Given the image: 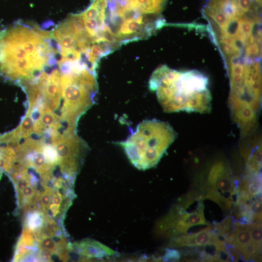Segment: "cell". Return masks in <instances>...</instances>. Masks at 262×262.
I'll use <instances>...</instances> for the list:
<instances>
[{"mask_svg": "<svg viewBox=\"0 0 262 262\" xmlns=\"http://www.w3.org/2000/svg\"><path fill=\"white\" fill-rule=\"evenodd\" d=\"M261 7L245 6L236 0L220 9L202 12L228 72L261 68Z\"/></svg>", "mask_w": 262, "mask_h": 262, "instance_id": "1", "label": "cell"}, {"mask_svg": "<svg viewBox=\"0 0 262 262\" xmlns=\"http://www.w3.org/2000/svg\"><path fill=\"white\" fill-rule=\"evenodd\" d=\"M51 32L23 21L0 30V76L21 82L33 78L57 61Z\"/></svg>", "mask_w": 262, "mask_h": 262, "instance_id": "2", "label": "cell"}, {"mask_svg": "<svg viewBox=\"0 0 262 262\" xmlns=\"http://www.w3.org/2000/svg\"><path fill=\"white\" fill-rule=\"evenodd\" d=\"M207 77L196 70L177 71L163 66L152 73L149 82L164 111L206 113L212 108Z\"/></svg>", "mask_w": 262, "mask_h": 262, "instance_id": "3", "label": "cell"}, {"mask_svg": "<svg viewBox=\"0 0 262 262\" xmlns=\"http://www.w3.org/2000/svg\"><path fill=\"white\" fill-rule=\"evenodd\" d=\"M176 136V132L168 123L146 120L118 144L135 167L146 170L157 164Z\"/></svg>", "mask_w": 262, "mask_h": 262, "instance_id": "4", "label": "cell"}, {"mask_svg": "<svg viewBox=\"0 0 262 262\" xmlns=\"http://www.w3.org/2000/svg\"><path fill=\"white\" fill-rule=\"evenodd\" d=\"M12 178L16 192L19 207L24 211L34 206L38 191L36 176L26 168L16 171Z\"/></svg>", "mask_w": 262, "mask_h": 262, "instance_id": "5", "label": "cell"}, {"mask_svg": "<svg viewBox=\"0 0 262 262\" xmlns=\"http://www.w3.org/2000/svg\"><path fill=\"white\" fill-rule=\"evenodd\" d=\"M72 250L83 259H101L113 256L115 252L99 242L87 239L71 245Z\"/></svg>", "mask_w": 262, "mask_h": 262, "instance_id": "6", "label": "cell"}, {"mask_svg": "<svg viewBox=\"0 0 262 262\" xmlns=\"http://www.w3.org/2000/svg\"><path fill=\"white\" fill-rule=\"evenodd\" d=\"M25 212L23 229L35 233L44 227L47 216L41 209L33 207Z\"/></svg>", "mask_w": 262, "mask_h": 262, "instance_id": "7", "label": "cell"}, {"mask_svg": "<svg viewBox=\"0 0 262 262\" xmlns=\"http://www.w3.org/2000/svg\"><path fill=\"white\" fill-rule=\"evenodd\" d=\"M261 246L258 245L250 241L243 246L240 251L243 259L249 261L253 259L254 260H260Z\"/></svg>", "mask_w": 262, "mask_h": 262, "instance_id": "8", "label": "cell"}, {"mask_svg": "<svg viewBox=\"0 0 262 262\" xmlns=\"http://www.w3.org/2000/svg\"><path fill=\"white\" fill-rule=\"evenodd\" d=\"M251 240L255 244L261 246L262 239V226L260 223L248 224Z\"/></svg>", "mask_w": 262, "mask_h": 262, "instance_id": "9", "label": "cell"}, {"mask_svg": "<svg viewBox=\"0 0 262 262\" xmlns=\"http://www.w3.org/2000/svg\"><path fill=\"white\" fill-rule=\"evenodd\" d=\"M249 211L251 213V219L261 220L262 217V204L259 200L252 202L249 205Z\"/></svg>", "mask_w": 262, "mask_h": 262, "instance_id": "10", "label": "cell"}, {"mask_svg": "<svg viewBox=\"0 0 262 262\" xmlns=\"http://www.w3.org/2000/svg\"><path fill=\"white\" fill-rule=\"evenodd\" d=\"M260 182V181L255 180L251 182L248 185H247L248 192L251 196L260 193L261 188Z\"/></svg>", "mask_w": 262, "mask_h": 262, "instance_id": "11", "label": "cell"}, {"mask_svg": "<svg viewBox=\"0 0 262 262\" xmlns=\"http://www.w3.org/2000/svg\"><path fill=\"white\" fill-rule=\"evenodd\" d=\"M180 256L178 251L169 249L164 256V259L166 260H177Z\"/></svg>", "mask_w": 262, "mask_h": 262, "instance_id": "12", "label": "cell"}, {"mask_svg": "<svg viewBox=\"0 0 262 262\" xmlns=\"http://www.w3.org/2000/svg\"><path fill=\"white\" fill-rule=\"evenodd\" d=\"M3 171V169L0 167V179L1 178V177H2V175Z\"/></svg>", "mask_w": 262, "mask_h": 262, "instance_id": "13", "label": "cell"}]
</instances>
